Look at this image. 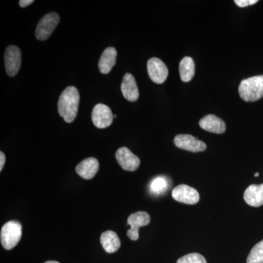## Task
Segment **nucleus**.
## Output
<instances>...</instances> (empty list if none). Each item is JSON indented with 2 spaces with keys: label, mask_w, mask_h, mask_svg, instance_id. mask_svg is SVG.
<instances>
[{
  "label": "nucleus",
  "mask_w": 263,
  "mask_h": 263,
  "mask_svg": "<svg viewBox=\"0 0 263 263\" xmlns=\"http://www.w3.org/2000/svg\"><path fill=\"white\" fill-rule=\"evenodd\" d=\"M174 143L178 148L191 152H204L206 149V145L191 135H178L175 137Z\"/></svg>",
  "instance_id": "9d476101"
},
{
  "label": "nucleus",
  "mask_w": 263,
  "mask_h": 263,
  "mask_svg": "<svg viewBox=\"0 0 263 263\" xmlns=\"http://www.w3.org/2000/svg\"><path fill=\"white\" fill-rule=\"evenodd\" d=\"M80 95L75 86L66 88L59 99L58 112L60 117L63 118L66 122L71 123L75 120L79 111Z\"/></svg>",
  "instance_id": "f257e3e1"
},
{
  "label": "nucleus",
  "mask_w": 263,
  "mask_h": 263,
  "mask_svg": "<svg viewBox=\"0 0 263 263\" xmlns=\"http://www.w3.org/2000/svg\"><path fill=\"white\" fill-rule=\"evenodd\" d=\"M5 155L3 152H0V171H3V167H4L5 163Z\"/></svg>",
  "instance_id": "b1692460"
},
{
  "label": "nucleus",
  "mask_w": 263,
  "mask_h": 263,
  "mask_svg": "<svg viewBox=\"0 0 263 263\" xmlns=\"http://www.w3.org/2000/svg\"><path fill=\"white\" fill-rule=\"evenodd\" d=\"M22 235V226L18 221L5 223L1 230L0 239L2 246L7 250H11L18 245Z\"/></svg>",
  "instance_id": "7ed1b4c3"
},
{
  "label": "nucleus",
  "mask_w": 263,
  "mask_h": 263,
  "mask_svg": "<svg viewBox=\"0 0 263 263\" xmlns=\"http://www.w3.org/2000/svg\"><path fill=\"white\" fill-rule=\"evenodd\" d=\"M172 197L176 201L181 203L194 205L200 200V195L195 189L186 184L176 186L172 191Z\"/></svg>",
  "instance_id": "1a4fd4ad"
},
{
  "label": "nucleus",
  "mask_w": 263,
  "mask_h": 263,
  "mask_svg": "<svg viewBox=\"0 0 263 263\" xmlns=\"http://www.w3.org/2000/svg\"><path fill=\"white\" fill-rule=\"evenodd\" d=\"M254 176H255V177H257V176H259L258 173H256V174H254Z\"/></svg>",
  "instance_id": "a878e982"
},
{
  "label": "nucleus",
  "mask_w": 263,
  "mask_h": 263,
  "mask_svg": "<svg viewBox=\"0 0 263 263\" xmlns=\"http://www.w3.org/2000/svg\"><path fill=\"white\" fill-rule=\"evenodd\" d=\"M121 90L124 98L128 101L136 102L139 98V91L134 76L126 73L123 78Z\"/></svg>",
  "instance_id": "ddd939ff"
},
{
  "label": "nucleus",
  "mask_w": 263,
  "mask_h": 263,
  "mask_svg": "<svg viewBox=\"0 0 263 263\" xmlns=\"http://www.w3.org/2000/svg\"><path fill=\"white\" fill-rule=\"evenodd\" d=\"M100 242L105 252L114 253L117 252L121 247V241L115 232L111 230L104 232L100 237Z\"/></svg>",
  "instance_id": "f3484780"
},
{
  "label": "nucleus",
  "mask_w": 263,
  "mask_h": 263,
  "mask_svg": "<svg viewBox=\"0 0 263 263\" xmlns=\"http://www.w3.org/2000/svg\"><path fill=\"white\" fill-rule=\"evenodd\" d=\"M240 98L245 102H255L263 98V75L245 79L238 87Z\"/></svg>",
  "instance_id": "f03ea898"
},
{
  "label": "nucleus",
  "mask_w": 263,
  "mask_h": 263,
  "mask_svg": "<svg viewBox=\"0 0 263 263\" xmlns=\"http://www.w3.org/2000/svg\"><path fill=\"white\" fill-rule=\"evenodd\" d=\"M5 66L7 74L10 77L16 76L22 65V52L15 46H9L5 52Z\"/></svg>",
  "instance_id": "39448f33"
},
{
  "label": "nucleus",
  "mask_w": 263,
  "mask_h": 263,
  "mask_svg": "<svg viewBox=\"0 0 263 263\" xmlns=\"http://www.w3.org/2000/svg\"><path fill=\"white\" fill-rule=\"evenodd\" d=\"M60 22V15L56 13H48L40 20L35 30V35L39 41H46L51 36Z\"/></svg>",
  "instance_id": "20e7f679"
},
{
  "label": "nucleus",
  "mask_w": 263,
  "mask_h": 263,
  "mask_svg": "<svg viewBox=\"0 0 263 263\" xmlns=\"http://www.w3.org/2000/svg\"><path fill=\"white\" fill-rule=\"evenodd\" d=\"M99 167L98 160L94 157H89L78 164L76 171L83 179L89 180L95 177L98 172Z\"/></svg>",
  "instance_id": "4468645a"
},
{
  "label": "nucleus",
  "mask_w": 263,
  "mask_h": 263,
  "mask_svg": "<svg viewBox=\"0 0 263 263\" xmlns=\"http://www.w3.org/2000/svg\"><path fill=\"white\" fill-rule=\"evenodd\" d=\"M34 3V0H21L19 1V5L22 8H27L29 5H32Z\"/></svg>",
  "instance_id": "5701e85b"
},
{
  "label": "nucleus",
  "mask_w": 263,
  "mask_h": 263,
  "mask_svg": "<svg viewBox=\"0 0 263 263\" xmlns=\"http://www.w3.org/2000/svg\"><path fill=\"white\" fill-rule=\"evenodd\" d=\"M199 125L204 130L216 134H222L226 130V124L224 121L212 114H209L200 119Z\"/></svg>",
  "instance_id": "f8f14e48"
},
{
  "label": "nucleus",
  "mask_w": 263,
  "mask_h": 263,
  "mask_svg": "<svg viewBox=\"0 0 263 263\" xmlns=\"http://www.w3.org/2000/svg\"><path fill=\"white\" fill-rule=\"evenodd\" d=\"M150 221L149 214L147 212H137L132 214L127 219V224L130 226V229L127 231V236L131 240H138L139 238V228L148 226Z\"/></svg>",
  "instance_id": "6e6552de"
},
{
  "label": "nucleus",
  "mask_w": 263,
  "mask_h": 263,
  "mask_svg": "<svg viewBox=\"0 0 263 263\" xmlns=\"http://www.w3.org/2000/svg\"><path fill=\"white\" fill-rule=\"evenodd\" d=\"M234 3L240 8H246L249 5L256 4L258 3V1L257 0H235Z\"/></svg>",
  "instance_id": "4be33fe9"
},
{
  "label": "nucleus",
  "mask_w": 263,
  "mask_h": 263,
  "mask_svg": "<svg viewBox=\"0 0 263 263\" xmlns=\"http://www.w3.org/2000/svg\"><path fill=\"white\" fill-rule=\"evenodd\" d=\"M44 263H60L59 262H57V261H47V262Z\"/></svg>",
  "instance_id": "393cba45"
},
{
  "label": "nucleus",
  "mask_w": 263,
  "mask_h": 263,
  "mask_svg": "<svg viewBox=\"0 0 263 263\" xmlns=\"http://www.w3.org/2000/svg\"><path fill=\"white\" fill-rule=\"evenodd\" d=\"M117 57V51L115 48H107L103 52L99 60L98 67L100 72L103 74H108L116 65Z\"/></svg>",
  "instance_id": "2eb2a0df"
},
{
  "label": "nucleus",
  "mask_w": 263,
  "mask_h": 263,
  "mask_svg": "<svg viewBox=\"0 0 263 263\" xmlns=\"http://www.w3.org/2000/svg\"><path fill=\"white\" fill-rule=\"evenodd\" d=\"M243 199L248 205L259 207L263 205V183L250 185L243 194Z\"/></svg>",
  "instance_id": "dca6fc26"
},
{
  "label": "nucleus",
  "mask_w": 263,
  "mask_h": 263,
  "mask_svg": "<svg viewBox=\"0 0 263 263\" xmlns=\"http://www.w3.org/2000/svg\"><path fill=\"white\" fill-rule=\"evenodd\" d=\"M114 118L110 108L104 104L95 105L91 112V120L95 127L99 129L110 127L113 123Z\"/></svg>",
  "instance_id": "423d86ee"
},
{
  "label": "nucleus",
  "mask_w": 263,
  "mask_h": 263,
  "mask_svg": "<svg viewBox=\"0 0 263 263\" xmlns=\"http://www.w3.org/2000/svg\"><path fill=\"white\" fill-rule=\"evenodd\" d=\"M247 263H263V240L257 243L249 253Z\"/></svg>",
  "instance_id": "6ab92c4d"
},
{
  "label": "nucleus",
  "mask_w": 263,
  "mask_h": 263,
  "mask_svg": "<svg viewBox=\"0 0 263 263\" xmlns=\"http://www.w3.org/2000/svg\"><path fill=\"white\" fill-rule=\"evenodd\" d=\"M167 185L168 183H167V179L160 176V177L156 178L151 183L150 191L155 195H160L167 190Z\"/></svg>",
  "instance_id": "aec40b11"
},
{
  "label": "nucleus",
  "mask_w": 263,
  "mask_h": 263,
  "mask_svg": "<svg viewBox=\"0 0 263 263\" xmlns=\"http://www.w3.org/2000/svg\"><path fill=\"white\" fill-rule=\"evenodd\" d=\"M195 66L191 57H186L179 64L180 77L183 82H189L195 76Z\"/></svg>",
  "instance_id": "a211bd4d"
},
{
  "label": "nucleus",
  "mask_w": 263,
  "mask_h": 263,
  "mask_svg": "<svg viewBox=\"0 0 263 263\" xmlns=\"http://www.w3.org/2000/svg\"><path fill=\"white\" fill-rule=\"evenodd\" d=\"M147 70L151 80L155 84H162L168 76V69L167 66L160 59H150L147 63Z\"/></svg>",
  "instance_id": "0eeeda50"
},
{
  "label": "nucleus",
  "mask_w": 263,
  "mask_h": 263,
  "mask_svg": "<svg viewBox=\"0 0 263 263\" xmlns=\"http://www.w3.org/2000/svg\"><path fill=\"white\" fill-rule=\"evenodd\" d=\"M116 159L118 163L124 171H136L141 164L140 159L126 147H122L117 150L116 153Z\"/></svg>",
  "instance_id": "9b49d317"
},
{
  "label": "nucleus",
  "mask_w": 263,
  "mask_h": 263,
  "mask_svg": "<svg viewBox=\"0 0 263 263\" xmlns=\"http://www.w3.org/2000/svg\"><path fill=\"white\" fill-rule=\"evenodd\" d=\"M176 263H207L206 259L201 254L192 253L186 254L178 259Z\"/></svg>",
  "instance_id": "412c9836"
}]
</instances>
